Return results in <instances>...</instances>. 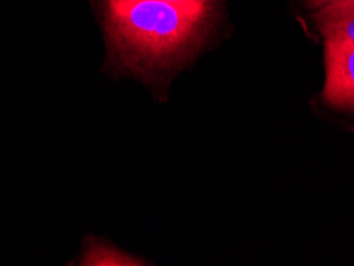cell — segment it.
<instances>
[{
	"mask_svg": "<svg viewBox=\"0 0 354 266\" xmlns=\"http://www.w3.org/2000/svg\"><path fill=\"white\" fill-rule=\"evenodd\" d=\"M214 21L216 8L161 0H106L104 10L113 61L144 80L179 70L205 44Z\"/></svg>",
	"mask_w": 354,
	"mask_h": 266,
	"instance_id": "1",
	"label": "cell"
},
{
	"mask_svg": "<svg viewBox=\"0 0 354 266\" xmlns=\"http://www.w3.org/2000/svg\"><path fill=\"white\" fill-rule=\"evenodd\" d=\"M326 85L322 97L338 111L354 112V44H324Z\"/></svg>",
	"mask_w": 354,
	"mask_h": 266,
	"instance_id": "2",
	"label": "cell"
},
{
	"mask_svg": "<svg viewBox=\"0 0 354 266\" xmlns=\"http://www.w3.org/2000/svg\"><path fill=\"white\" fill-rule=\"evenodd\" d=\"M313 19L324 44H354V0L326 5Z\"/></svg>",
	"mask_w": 354,
	"mask_h": 266,
	"instance_id": "3",
	"label": "cell"
},
{
	"mask_svg": "<svg viewBox=\"0 0 354 266\" xmlns=\"http://www.w3.org/2000/svg\"><path fill=\"white\" fill-rule=\"evenodd\" d=\"M161 2H169V3H177V5H187V7L217 8L218 0H161Z\"/></svg>",
	"mask_w": 354,
	"mask_h": 266,
	"instance_id": "4",
	"label": "cell"
},
{
	"mask_svg": "<svg viewBox=\"0 0 354 266\" xmlns=\"http://www.w3.org/2000/svg\"><path fill=\"white\" fill-rule=\"evenodd\" d=\"M305 2L308 3L310 8L319 10V8H322V7H326V5L337 3V2H348V0H305Z\"/></svg>",
	"mask_w": 354,
	"mask_h": 266,
	"instance_id": "5",
	"label": "cell"
}]
</instances>
